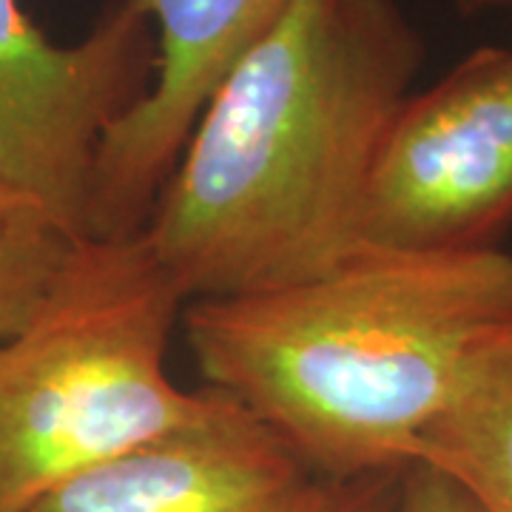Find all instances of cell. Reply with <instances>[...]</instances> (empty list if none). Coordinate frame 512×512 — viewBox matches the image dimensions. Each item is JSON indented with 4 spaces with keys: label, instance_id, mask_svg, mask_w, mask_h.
<instances>
[{
    "label": "cell",
    "instance_id": "obj_1",
    "mask_svg": "<svg viewBox=\"0 0 512 512\" xmlns=\"http://www.w3.org/2000/svg\"><path fill=\"white\" fill-rule=\"evenodd\" d=\"M424 40L396 0H291L205 103L143 234L180 291L308 282L359 254L367 177Z\"/></svg>",
    "mask_w": 512,
    "mask_h": 512
},
{
    "label": "cell",
    "instance_id": "obj_2",
    "mask_svg": "<svg viewBox=\"0 0 512 512\" xmlns=\"http://www.w3.org/2000/svg\"><path fill=\"white\" fill-rule=\"evenodd\" d=\"M183 319L208 387L345 481L404 467L467 356L510 325L512 254L362 248L308 282L194 299Z\"/></svg>",
    "mask_w": 512,
    "mask_h": 512
},
{
    "label": "cell",
    "instance_id": "obj_3",
    "mask_svg": "<svg viewBox=\"0 0 512 512\" xmlns=\"http://www.w3.org/2000/svg\"><path fill=\"white\" fill-rule=\"evenodd\" d=\"M185 302L143 231L74 239L0 345V512L217 413L220 390L165 373Z\"/></svg>",
    "mask_w": 512,
    "mask_h": 512
},
{
    "label": "cell",
    "instance_id": "obj_4",
    "mask_svg": "<svg viewBox=\"0 0 512 512\" xmlns=\"http://www.w3.org/2000/svg\"><path fill=\"white\" fill-rule=\"evenodd\" d=\"M512 225V49L481 46L410 94L367 177L359 237L407 254L493 251Z\"/></svg>",
    "mask_w": 512,
    "mask_h": 512
},
{
    "label": "cell",
    "instance_id": "obj_5",
    "mask_svg": "<svg viewBox=\"0 0 512 512\" xmlns=\"http://www.w3.org/2000/svg\"><path fill=\"white\" fill-rule=\"evenodd\" d=\"M157 74L151 20L114 0L77 43H55L0 0V180L72 239L89 237L97 151Z\"/></svg>",
    "mask_w": 512,
    "mask_h": 512
},
{
    "label": "cell",
    "instance_id": "obj_6",
    "mask_svg": "<svg viewBox=\"0 0 512 512\" xmlns=\"http://www.w3.org/2000/svg\"><path fill=\"white\" fill-rule=\"evenodd\" d=\"M131 3L154 26L157 74L146 97L100 143L89 200V237L143 231L205 103L291 0Z\"/></svg>",
    "mask_w": 512,
    "mask_h": 512
},
{
    "label": "cell",
    "instance_id": "obj_7",
    "mask_svg": "<svg viewBox=\"0 0 512 512\" xmlns=\"http://www.w3.org/2000/svg\"><path fill=\"white\" fill-rule=\"evenodd\" d=\"M316 481L274 430L225 396L200 424L66 478L23 512H296Z\"/></svg>",
    "mask_w": 512,
    "mask_h": 512
},
{
    "label": "cell",
    "instance_id": "obj_8",
    "mask_svg": "<svg viewBox=\"0 0 512 512\" xmlns=\"http://www.w3.org/2000/svg\"><path fill=\"white\" fill-rule=\"evenodd\" d=\"M413 458L461 481L484 512H512V322L467 356L450 399L407 447Z\"/></svg>",
    "mask_w": 512,
    "mask_h": 512
},
{
    "label": "cell",
    "instance_id": "obj_9",
    "mask_svg": "<svg viewBox=\"0 0 512 512\" xmlns=\"http://www.w3.org/2000/svg\"><path fill=\"white\" fill-rule=\"evenodd\" d=\"M72 242L40 208L0 225V345L32 316Z\"/></svg>",
    "mask_w": 512,
    "mask_h": 512
},
{
    "label": "cell",
    "instance_id": "obj_10",
    "mask_svg": "<svg viewBox=\"0 0 512 512\" xmlns=\"http://www.w3.org/2000/svg\"><path fill=\"white\" fill-rule=\"evenodd\" d=\"M402 470H379L367 476L325 481L319 478L313 493L296 512H399Z\"/></svg>",
    "mask_w": 512,
    "mask_h": 512
},
{
    "label": "cell",
    "instance_id": "obj_11",
    "mask_svg": "<svg viewBox=\"0 0 512 512\" xmlns=\"http://www.w3.org/2000/svg\"><path fill=\"white\" fill-rule=\"evenodd\" d=\"M399 512H484V507L450 473L413 458L402 470Z\"/></svg>",
    "mask_w": 512,
    "mask_h": 512
},
{
    "label": "cell",
    "instance_id": "obj_12",
    "mask_svg": "<svg viewBox=\"0 0 512 512\" xmlns=\"http://www.w3.org/2000/svg\"><path fill=\"white\" fill-rule=\"evenodd\" d=\"M26 208H37V205L0 180V225H6L12 217H18L20 211H26Z\"/></svg>",
    "mask_w": 512,
    "mask_h": 512
},
{
    "label": "cell",
    "instance_id": "obj_13",
    "mask_svg": "<svg viewBox=\"0 0 512 512\" xmlns=\"http://www.w3.org/2000/svg\"><path fill=\"white\" fill-rule=\"evenodd\" d=\"M461 15H481V12H495V9H512V0H453Z\"/></svg>",
    "mask_w": 512,
    "mask_h": 512
}]
</instances>
